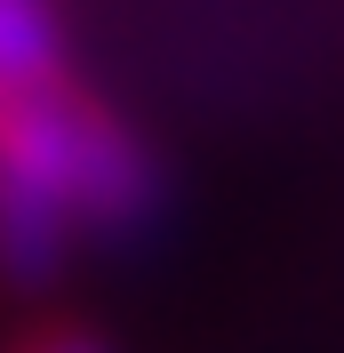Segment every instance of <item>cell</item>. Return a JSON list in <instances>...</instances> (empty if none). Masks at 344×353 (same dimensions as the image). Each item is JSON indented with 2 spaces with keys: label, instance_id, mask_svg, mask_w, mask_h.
<instances>
[{
  "label": "cell",
  "instance_id": "6da1fadb",
  "mask_svg": "<svg viewBox=\"0 0 344 353\" xmlns=\"http://www.w3.org/2000/svg\"><path fill=\"white\" fill-rule=\"evenodd\" d=\"M152 209V153L80 72L56 0H0V257L56 265Z\"/></svg>",
  "mask_w": 344,
  "mask_h": 353
},
{
  "label": "cell",
  "instance_id": "7a4b0ae2",
  "mask_svg": "<svg viewBox=\"0 0 344 353\" xmlns=\"http://www.w3.org/2000/svg\"><path fill=\"white\" fill-rule=\"evenodd\" d=\"M8 353H112V345H105V330L48 313V321H32V330H17V337H8Z\"/></svg>",
  "mask_w": 344,
  "mask_h": 353
}]
</instances>
